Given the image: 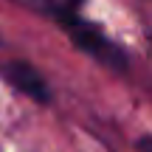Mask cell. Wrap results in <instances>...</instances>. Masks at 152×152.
<instances>
[{
	"instance_id": "cell-1",
	"label": "cell",
	"mask_w": 152,
	"mask_h": 152,
	"mask_svg": "<svg viewBox=\"0 0 152 152\" xmlns=\"http://www.w3.org/2000/svg\"><path fill=\"white\" fill-rule=\"evenodd\" d=\"M65 14H68V17H65V26H68V31H71V37L87 51V54L99 56L102 62H113V65H115V62H121V54L96 31V28L90 26V23H85V20H79V17H73V11H65Z\"/></svg>"
},
{
	"instance_id": "cell-2",
	"label": "cell",
	"mask_w": 152,
	"mask_h": 152,
	"mask_svg": "<svg viewBox=\"0 0 152 152\" xmlns=\"http://www.w3.org/2000/svg\"><path fill=\"white\" fill-rule=\"evenodd\" d=\"M3 76L9 79L11 87H17L20 93H26L28 99H34V102H48V85H45V79L39 76L37 71H34L28 62H6L3 65Z\"/></svg>"
},
{
	"instance_id": "cell-3",
	"label": "cell",
	"mask_w": 152,
	"mask_h": 152,
	"mask_svg": "<svg viewBox=\"0 0 152 152\" xmlns=\"http://www.w3.org/2000/svg\"><path fill=\"white\" fill-rule=\"evenodd\" d=\"M20 6H28L34 11H51L54 9V0H17Z\"/></svg>"
},
{
	"instance_id": "cell-4",
	"label": "cell",
	"mask_w": 152,
	"mask_h": 152,
	"mask_svg": "<svg viewBox=\"0 0 152 152\" xmlns=\"http://www.w3.org/2000/svg\"><path fill=\"white\" fill-rule=\"evenodd\" d=\"M141 149H144V152H152V135H147V138L141 141Z\"/></svg>"
}]
</instances>
